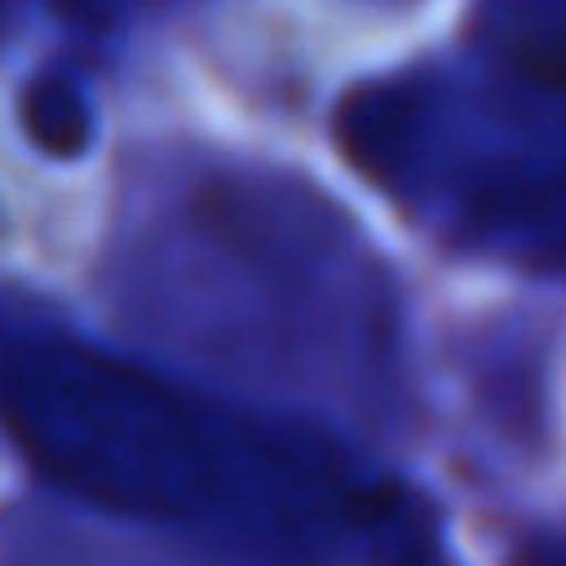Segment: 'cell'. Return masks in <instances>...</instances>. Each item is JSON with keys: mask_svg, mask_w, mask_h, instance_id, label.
Segmentation results:
<instances>
[{"mask_svg": "<svg viewBox=\"0 0 566 566\" xmlns=\"http://www.w3.org/2000/svg\"><path fill=\"white\" fill-rule=\"evenodd\" d=\"M18 119H22V133L31 137V146L53 155V159H75L88 146V133H93L80 88L71 80H62V75L31 80L22 88Z\"/></svg>", "mask_w": 566, "mask_h": 566, "instance_id": "cell-3", "label": "cell"}, {"mask_svg": "<svg viewBox=\"0 0 566 566\" xmlns=\"http://www.w3.org/2000/svg\"><path fill=\"white\" fill-rule=\"evenodd\" d=\"M0 416L57 482L119 509H172L208 473L168 394L97 354L40 349L13 363Z\"/></svg>", "mask_w": 566, "mask_h": 566, "instance_id": "cell-1", "label": "cell"}, {"mask_svg": "<svg viewBox=\"0 0 566 566\" xmlns=\"http://www.w3.org/2000/svg\"><path fill=\"white\" fill-rule=\"evenodd\" d=\"M509 566H566V539H526Z\"/></svg>", "mask_w": 566, "mask_h": 566, "instance_id": "cell-6", "label": "cell"}, {"mask_svg": "<svg viewBox=\"0 0 566 566\" xmlns=\"http://www.w3.org/2000/svg\"><path fill=\"white\" fill-rule=\"evenodd\" d=\"M53 13H62L66 22L75 27H88V31H102L111 27V13H115V0H44Z\"/></svg>", "mask_w": 566, "mask_h": 566, "instance_id": "cell-5", "label": "cell"}, {"mask_svg": "<svg viewBox=\"0 0 566 566\" xmlns=\"http://www.w3.org/2000/svg\"><path fill=\"white\" fill-rule=\"evenodd\" d=\"M478 208L500 226H522L539 239H566V172L495 177L478 195Z\"/></svg>", "mask_w": 566, "mask_h": 566, "instance_id": "cell-4", "label": "cell"}, {"mask_svg": "<svg viewBox=\"0 0 566 566\" xmlns=\"http://www.w3.org/2000/svg\"><path fill=\"white\" fill-rule=\"evenodd\" d=\"M429 97L407 80H380L354 88L336 111V142L345 159L371 181L398 177L424 133Z\"/></svg>", "mask_w": 566, "mask_h": 566, "instance_id": "cell-2", "label": "cell"}]
</instances>
